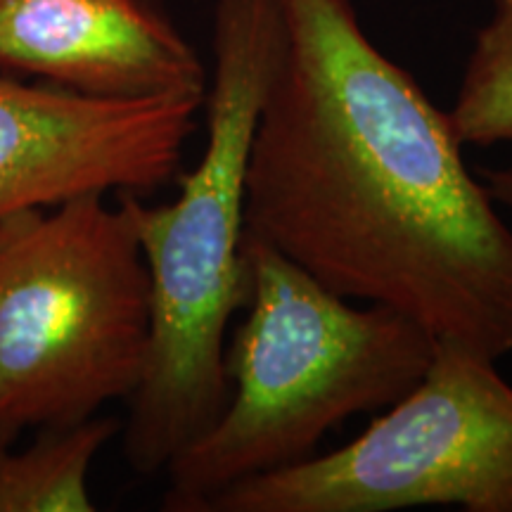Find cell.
I'll use <instances>...</instances> for the list:
<instances>
[{
	"label": "cell",
	"instance_id": "3",
	"mask_svg": "<svg viewBox=\"0 0 512 512\" xmlns=\"http://www.w3.org/2000/svg\"><path fill=\"white\" fill-rule=\"evenodd\" d=\"M242 264L245 318L226 339V408L166 465V512H207L230 486L316 456L342 422L411 392L437 351L413 318L351 302L247 230Z\"/></svg>",
	"mask_w": 512,
	"mask_h": 512
},
{
	"label": "cell",
	"instance_id": "1",
	"mask_svg": "<svg viewBox=\"0 0 512 512\" xmlns=\"http://www.w3.org/2000/svg\"><path fill=\"white\" fill-rule=\"evenodd\" d=\"M247 162V233L439 344L512 354V223L448 110L370 41L354 0H275Z\"/></svg>",
	"mask_w": 512,
	"mask_h": 512
},
{
	"label": "cell",
	"instance_id": "2",
	"mask_svg": "<svg viewBox=\"0 0 512 512\" xmlns=\"http://www.w3.org/2000/svg\"><path fill=\"white\" fill-rule=\"evenodd\" d=\"M278 31L275 0L216 3L200 162L178 174L171 204L119 195L150 275V347L124 425L126 460L143 475L166 470L226 408L223 354L233 316L245 306L249 145Z\"/></svg>",
	"mask_w": 512,
	"mask_h": 512
},
{
	"label": "cell",
	"instance_id": "9",
	"mask_svg": "<svg viewBox=\"0 0 512 512\" xmlns=\"http://www.w3.org/2000/svg\"><path fill=\"white\" fill-rule=\"evenodd\" d=\"M448 114L463 145H512V0L491 5Z\"/></svg>",
	"mask_w": 512,
	"mask_h": 512
},
{
	"label": "cell",
	"instance_id": "6",
	"mask_svg": "<svg viewBox=\"0 0 512 512\" xmlns=\"http://www.w3.org/2000/svg\"><path fill=\"white\" fill-rule=\"evenodd\" d=\"M204 95L98 98L0 74V219L69 197L150 195L181 174Z\"/></svg>",
	"mask_w": 512,
	"mask_h": 512
},
{
	"label": "cell",
	"instance_id": "10",
	"mask_svg": "<svg viewBox=\"0 0 512 512\" xmlns=\"http://www.w3.org/2000/svg\"><path fill=\"white\" fill-rule=\"evenodd\" d=\"M479 178H482L486 190L491 192L498 209H501L512 223V162L505 166H489V169H482L479 171Z\"/></svg>",
	"mask_w": 512,
	"mask_h": 512
},
{
	"label": "cell",
	"instance_id": "5",
	"mask_svg": "<svg viewBox=\"0 0 512 512\" xmlns=\"http://www.w3.org/2000/svg\"><path fill=\"white\" fill-rule=\"evenodd\" d=\"M496 363L437 344L420 382L354 441L230 486L207 512H512V384Z\"/></svg>",
	"mask_w": 512,
	"mask_h": 512
},
{
	"label": "cell",
	"instance_id": "7",
	"mask_svg": "<svg viewBox=\"0 0 512 512\" xmlns=\"http://www.w3.org/2000/svg\"><path fill=\"white\" fill-rule=\"evenodd\" d=\"M0 74L98 98L204 95L209 83L159 0H0Z\"/></svg>",
	"mask_w": 512,
	"mask_h": 512
},
{
	"label": "cell",
	"instance_id": "4",
	"mask_svg": "<svg viewBox=\"0 0 512 512\" xmlns=\"http://www.w3.org/2000/svg\"><path fill=\"white\" fill-rule=\"evenodd\" d=\"M102 192L0 219V439L128 399L150 347V275Z\"/></svg>",
	"mask_w": 512,
	"mask_h": 512
},
{
	"label": "cell",
	"instance_id": "8",
	"mask_svg": "<svg viewBox=\"0 0 512 512\" xmlns=\"http://www.w3.org/2000/svg\"><path fill=\"white\" fill-rule=\"evenodd\" d=\"M117 432V420L93 415L74 425L41 427L22 451L0 439V512H93L88 472Z\"/></svg>",
	"mask_w": 512,
	"mask_h": 512
}]
</instances>
